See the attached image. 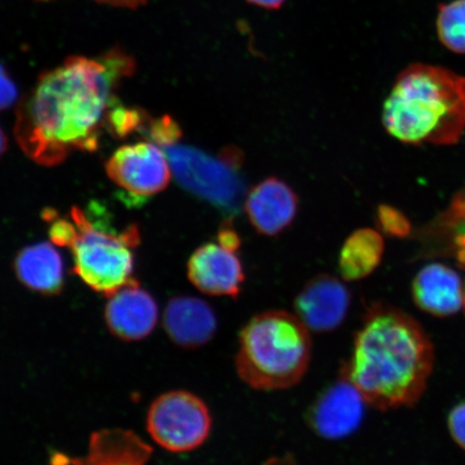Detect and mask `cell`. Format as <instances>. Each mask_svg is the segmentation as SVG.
<instances>
[{
    "label": "cell",
    "mask_w": 465,
    "mask_h": 465,
    "mask_svg": "<svg viewBox=\"0 0 465 465\" xmlns=\"http://www.w3.org/2000/svg\"><path fill=\"white\" fill-rule=\"evenodd\" d=\"M135 68L129 54L114 49L98 60L69 57L43 73L17 108L15 135L21 149L44 166L61 164L74 151H95L114 93Z\"/></svg>",
    "instance_id": "1"
},
{
    "label": "cell",
    "mask_w": 465,
    "mask_h": 465,
    "mask_svg": "<svg viewBox=\"0 0 465 465\" xmlns=\"http://www.w3.org/2000/svg\"><path fill=\"white\" fill-rule=\"evenodd\" d=\"M433 364V345L420 324L380 303L365 313L341 376L358 389L366 404L391 411L421 398Z\"/></svg>",
    "instance_id": "2"
},
{
    "label": "cell",
    "mask_w": 465,
    "mask_h": 465,
    "mask_svg": "<svg viewBox=\"0 0 465 465\" xmlns=\"http://www.w3.org/2000/svg\"><path fill=\"white\" fill-rule=\"evenodd\" d=\"M382 124L403 143H457L465 131V77L412 64L395 79L383 104Z\"/></svg>",
    "instance_id": "3"
},
{
    "label": "cell",
    "mask_w": 465,
    "mask_h": 465,
    "mask_svg": "<svg viewBox=\"0 0 465 465\" xmlns=\"http://www.w3.org/2000/svg\"><path fill=\"white\" fill-rule=\"evenodd\" d=\"M312 351L310 329L298 316L282 311L262 312L242 330L237 374L254 391H284L303 380Z\"/></svg>",
    "instance_id": "4"
},
{
    "label": "cell",
    "mask_w": 465,
    "mask_h": 465,
    "mask_svg": "<svg viewBox=\"0 0 465 465\" xmlns=\"http://www.w3.org/2000/svg\"><path fill=\"white\" fill-rule=\"evenodd\" d=\"M77 229L72 246L74 272L95 292L112 296L134 281V249L141 242L138 226L120 232L93 223L78 207L72 209Z\"/></svg>",
    "instance_id": "5"
},
{
    "label": "cell",
    "mask_w": 465,
    "mask_h": 465,
    "mask_svg": "<svg viewBox=\"0 0 465 465\" xmlns=\"http://www.w3.org/2000/svg\"><path fill=\"white\" fill-rule=\"evenodd\" d=\"M213 427L211 411L195 394L170 391L162 394L150 406L148 431L158 445L172 452L199 449L208 439Z\"/></svg>",
    "instance_id": "6"
},
{
    "label": "cell",
    "mask_w": 465,
    "mask_h": 465,
    "mask_svg": "<svg viewBox=\"0 0 465 465\" xmlns=\"http://www.w3.org/2000/svg\"><path fill=\"white\" fill-rule=\"evenodd\" d=\"M166 154L183 187L214 206L234 211L243 192L237 168L229 165L221 156L216 160L200 150L178 144L166 148Z\"/></svg>",
    "instance_id": "7"
},
{
    "label": "cell",
    "mask_w": 465,
    "mask_h": 465,
    "mask_svg": "<svg viewBox=\"0 0 465 465\" xmlns=\"http://www.w3.org/2000/svg\"><path fill=\"white\" fill-rule=\"evenodd\" d=\"M170 164L160 145L139 143L116 150L106 163V172L121 189L143 200L166 189L172 178Z\"/></svg>",
    "instance_id": "8"
},
{
    "label": "cell",
    "mask_w": 465,
    "mask_h": 465,
    "mask_svg": "<svg viewBox=\"0 0 465 465\" xmlns=\"http://www.w3.org/2000/svg\"><path fill=\"white\" fill-rule=\"evenodd\" d=\"M351 305V292L339 278L319 275L294 301L295 315L310 331L331 332L344 322Z\"/></svg>",
    "instance_id": "9"
},
{
    "label": "cell",
    "mask_w": 465,
    "mask_h": 465,
    "mask_svg": "<svg viewBox=\"0 0 465 465\" xmlns=\"http://www.w3.org/2000/svg\"><path fill=\"white\" fill-rule=\"evenodd\" d=\"M365 403L358 389L341 377L312 406L311 427L323 439H344L361 424Z\"/></svg>",
    "instance_id": "10"
},
{
    "label": "cell",
    "mask_w": 465,
    "mask_h": 465,
    "mask_svg": "<svg viewBox=\"0 0 465 465\" xmlns=\"http://www.w3.org/2000/svg\"><path fill=\"white\" fill-rule=\"evenodd\" d=\"M188 278L203 294L237 299L246 275L236 252L208 242L197 248L188 261Z\"/></svg>",
    "instance_id": "11"
},
{
    "label": "cell",
    "mask_w": 465,
    "mask_h": 465,
    "mask_svg": "<svg viewBox=\"0 0 465 465\" xmlns=\"http://www.w3.org/2000/svg\"><path fill=\"white\" fill-rule=\"evenodd\" d=\"M159 308L153 296L139 286L136 279L116 291L104 308L110 332L126 341H141L153 332Z\"/></svg>",
    "instance_id": "12"
},
{
    "label": "cell",
    "mask_w": 465,
    "mask_h": 465,
    "mask_svg": "<svg viewBox=\"0 0 465 465\" xmlns=\"http://www.w3.org/2000/svg\"><path fill=\"white\" fill-rule=\"evenodd\" d=\"M243 206L250 224L259 234L277 236L292 224L299 211V197L286 182L270 177L249 191Z\"/></svg>",
    "instance_id": "13"
},
{
    "label": "cell",
    "mask_w": 465,
    "mask_h": 465,
    "mask_svg": "<svg viewBox=\"0 0 465 465\" xmlns=\"http://www.w3.org/2000/svg\"><path fill=\"white\" fill-rule=\"evenodd\" d=\"M163 324L174 344L193 349L206 345L213 340L218 320L205 301L182 295L168 302Z\"/></svg>",
    "instance_id": "14"
},
{
    "label": "cell",
    "mask_w": 465,
    "mask_h": 465,
    "mask_svg": "<svg viewBox=\"0 0 465 465\" xmlns=\"http://www.w3.org/2000/svg\"><path fill=\"white\" fill-rule=\"evenodd\" d=\"M412 295L418 307L438 317L453 315L464 306L461 279L443 264L428 265L418 272Z\"/></svg>",
    "instance_id": "15"
},
{
    "label": "cell",
    "mask_w": 465,
    "mask_h": 465,
    "mask_svg": "<svg viewBox=\"0 0 465 465\" xmlns=\"http://www.w3.org/2000/svg\"><path fill=\"white\" fill-rule=\"evenodd\" d=\"M14 267L20 282L34 292L56 295L65 284L62 255L50 242L22 249Z\"/></svg>",
    "instance_id": "16"
},
{
    "label": "cell",
    "mask_w": 465,
    "mask_h": 465,
    "mask_svg": "<svg viewBox=\"0 0 465 465\" xmlns=\"http://www.w3.org/2000/svg\"><path fill=\"white\" fill-rule=\"evenodd\" d=\"M153 450L136 434L125 430H104L92 435L89 455L79 463L142 464Z\"/></svg>",
    "instance_id": "17"
},
{
    "label": "cell",
    "mask_w": 465,
    "mask_h": 465,
    "mask_svg": "<svg viewBox=\"0 0 465 465\" xmlns=\"http://www.w3.org/2000/svg\"><path fill=\"white\" fill-rule=\"evenodd\" d=\"M383 249L382 236L371 229H360L347 238L341 249L339 270L347 282L368 277L380 266Z\"/></svg>",
    "instance_id": "18"
},
{
    "label": "cell",
    "mask_w": 465,
    "mask_h": 465,
    "mask_svg": "<svg viewBox=\"0 0 465 465\" xmlns=\"http://www.w3.org/2000/svg\"><path fill=\"white\" fill-rule=\"evenodd\" d=\"M436 32L447 50L465 54V0H452L440 5Z\"/></svg>",
    "instance_id": "19"
},
{
    "label": "cell",
    "mask_w": 465,
    "mask_h": 465,
    "mask_svg": "<svg viewBox=\"0 0 465 465\" xmlns=\"http://www.w3.org/2000/svg\"><path fill=\"white\" fill-rule=\"evenodd\" d=\"M151 142L163 148L173 147L183 137L182 126L171 115H163L160 119H151L144 132Z\"/></svg>",
    "instance_id": "20"
},
{
    "label": "cell",
    "mask_w": 465,
    "mask_h": 465,
    "mask_svg": "<svg viewBox=\"0 0 465 465\" xmlns=\"http://www.w3.org/2000/svg\"><path fill=\"white\" fill-rule=\"evenodd\" d=\"M378 225L386 234L404 237L409 234L411 225L402 213L391 206H380L377 213Z\"/></svg>",
    "instance_id": "21"
},
{
    "label": "cell",
    "mask_w": 465,
    "mask_h": 465,
    "mask_svg": "<svg viewBox=\"0 0 465 465\" xmlns=\"http://www.w3.org/2000/svg\"><path fill=\"white\" fill-rule=\"evenodd\" d=\"M16 100V85L5 68L0 64V113L13 106Z\"/></svg>",
    "instance_id": "22"
},
{
    "label": "cell",
    "mask_w": 465,
    "mask_h": 465,
    "mask_svg": "<svg viewBox=\"0 0 465 465\" xmlns=\"http://www.w3.org/2000/svg\"><path fill=\"white\" fill-rule=\"evenodd\" d=\"M449 427L452 439L465 450V403L456 406L451 411Z\"/></svg>",
    "instance_id": "23"
},
{
    "label": "cell",
    "mask_w": 465,
    "mask_h": 465,
    "mask_svg": "<svg viewBox=\"0 0 465 465\" xmlns=\"http://www.w3.org/2000/svg\"><path fill=\"white\" fill-rule=\"evenodd\" d=\"M217 241L221 247L232 252H237V250L242 246L241 236L238 234L231 220H225L223 224L221 225Z\"/></svg>",
    "instance_id": "24"
},
{
    "label": "cell",
    "mask_w": 465,
    "mask_h": 465,
    "mask_svg": "<svg viewBox=\"0 0 465 465\" xmlns=\"http://www.w3.org/2000/svg\"><path fill=\"white\" fill-rule=\"evenodd\" d=\"M96 2L114 5V7L136 9L147 3V0H96Z\"/></svg>",
    "instance_id": "25"
},
{
    "label": "cell",
    "mask_w": 465,
    "mask_h": 465,
    "mask_svg": "<svg viewBox=\"0 0 465 465\" xmlns=\"http://www.w3.org/2000/svg\"><path fill=\"white\" fill-rule=\"evenodd\" d=\"M247 3L267 10L281 9L286 0H246Z\"/></svg>",
    "instance_id": "26"
},
{
    "label": "cell",
    "mask_w": 465,
    "mask_h": 465,
    "mask_svg": "<svg viewBox=\"0 0 465 465\" xmlns=\"http://www.w3.org/2000/svg\"><path fill=\"white\" fill-rule=\"evenodd\" d=\"M8 149V139L5 136V134L0 127V158L5 154V151Z\"/></svg>",
    "instance_id": "27"
},
{
    "label": "cell",
    "mask_w": 465,
    "mask_h": 465,
    "mask_svg": "<svg viewBox=\"0 0 465 465\" xmlns=\"http://www.w3.org/2000/svg\"><path fill=\"white\" fill-rule=\"evenodd\" d=\"M459 262L465 267V253L458 257ZM464 307H465V291H464Z\"/></svg>",
    "instance_id": "28"
}]
</instances>
